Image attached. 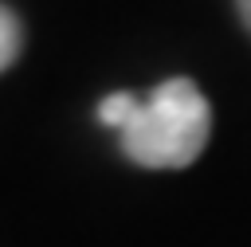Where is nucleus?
Returning <instances> with one entry per match:
<instances>
[{"mask_svg":"<svg viewBox=\"0 0 251 247\" xmlns=\"http://www.w3.org/2000/svg\"><path fill=\"white\" fill-rule=\"evenodd\" d=\"M137 102H141L137 94H129V90H114V94H106V98L98 102V122L110 125V129H122V125L133 118Z\"/></svg>","mask_w":251,"mask_h":247,"instance_id":"obj_2","label":"nucleus"},{"mask_svg":"<svg viewBox=\"0 0 251 247\" xmlns=\"http://www.w3.org/2000/svg\"><path fill=\"white\" fill-rule=\"evenodd\" d=\"M118 137L141 169H188L212 137V106L192 78H165L137 102Z\"/></svg>","mask_w":251,"mask_h":247,"instance_id":"obj_1","label":"nucleus"},{"mask_svg":"<svg viewBox=\"0 0 251 247\" xmlns=\"http://www.w3.org/2000/svg\"><path fill=\"white\" fill-rule=\"evenodd\" d=\"M20 47H24V27H20L16 12L8 4H0V71H8L20 59Z\"/></svg>","mask_w":251,"mask_h":247,"instance_id":"obj_3","label":"nucleus"},{"mask_svg":"<svg viewBox=\"0 0 251 247\" xmlns=\"http://www.w3.org/2000/svg\"><path fill=\"white\" fill-rule=\"evenodd\" d=\"M235 8H239V20H243V27L251 31V0H235Z\"/></svg>","mask_w":251,"mask_h":247,"instance_id":"obj_4","label":"nucleus"}]
</instances>
